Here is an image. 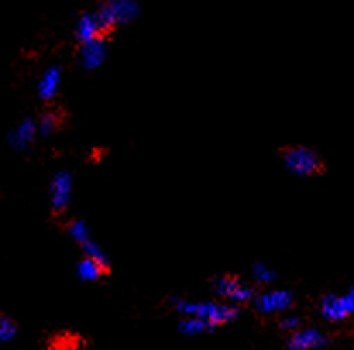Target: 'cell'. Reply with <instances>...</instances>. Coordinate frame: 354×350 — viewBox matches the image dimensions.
Here are the masks:
<instances>
[{
	"mask_svg": "<svg viewBox=\"0 0 354 350\" xmlns=\"http://www.w3.org/2000/svg\"><path fill=\"white\" fill-rule=\"evenodd\" d=\"M172 306L179 313L186 314V316L200 318L205 323L214 330L215 327H222L231 321H234L239 316V309L231 304H217V302H189V300L179 299L174 297L172 299Z\"/></svg>",
	"mask_w": 354,
	"mask_h": 350,
	"instance_id": "cell-1",
	"label": "cell"
},
{
	"mask_svg": "<svg viewBox=\"0 0 354 350\" xmlns=\"http://www.w3.org/2000/svg\"><path fill=\"white\" fill-rule=\"evenodd\" d=\"M279 155H281L286 168L296 175L310 177L324 172V162H322V158L308 146H301V144H296V146H282L279 150Z\"/></svg>",
	"mask_w": 354,
	"mask_h": 350,
	"instance_id": "cell-2",
	"label": "cell"
},
{
	"mask_svg": "<svg viewBox=\"0 0 354 350\" xmlns=\"http://www.w3.org/2000/svg\"><path fill=\"white\" fill-rule=\"evenodd\" d=\"M97 16L104 31L109 35L120 24H127L136 19L140 16V6L136 0H105L98 7Z\"/></svg>",
	"mask_w": 354,
	"mask_h": 350,
	"instance_id": "cell-3",
	"label": "cell"
},
{
	"mask_svg": "<svg viewBox=\"0 0 354 350\" xmlns=\"http://www.w3.org/2000/svg\"><path fill=\"white\" fill-rule=\"evenodd\" d=\"M212 287L214 292L218 297H222L224 300L234 304H248L254 299L257 295V289L253 285L246 284V282L241 280L236 275H221V277H215L212 280Z\"/></svg>",
	"mask_w": 354,
	"mask_h": 350,
	"instance_id": "cell-4",
	"label": "cell"
},
{
	"mask_svg": "<svg viewBox=\"0 0 354 350\" xmlns=\"http://www.w3.org/2000/svg\"><path fill=\"white\" fill-rule=\"evenodd\" d=\"M71 189H73V179L69 172H57L50 182V204L54 217H62L66 213L71 203Z\"/></svg>",
	"mask_w": 354,
	"mask_h": 350,
	"instance_id": "cell-5",
	"label": "cell"
},
{
	"mask_svg": "<svg viewBox=\"0 0 354 350\" xmlns=\"http://www.w3.org/2000/svg\"><path fill=\"white\" fill-rule=\"evenodd\" d=\"M295 304V295L288 291H272L260 292L254 295L253 306L254 311L260 314H272L279 311H286Z\"/></svg>",
	"mask_w": 354,
	"mask_h": 350,
	"instance_id": "cell-6",
	"label": "cell"
},
{
	"mask_svg": "<svg viewBox=\"0 0 354 350\" xmlns=\"http://www.w3.org/2000/svg\"><path fill=\"white\" fill-rule=\"evenodd\" d=\"M105 37H107V33L102 28L97 12H86L77 19L76 38L81 45L93 40H105Z\"/></svg>",
	"mask_w": 354,
	"mask_h": 350,
	"instance_id": "cell-7",
	"label": "cell"
},
{
	"mask_svg": "<svg viewBox=\"0 0 354 350\" xmlns=\"http://www.w3.org/2000/svg\"><path fill=\"white\" fill-rule=\"evenodd\" d=\"M327 344V337L317 328L295 330L288 338V347L291 350H311L320 349Z\"/></svg>",
	"mask_w": 354,
	"mask_h": 350,
	"instance_id": "cell-8",
	"label": "cell"
},
{
	"mask_svg": "<svg viewBox=\"0 0 354 350\" xmlns=\"http://www.w3.org/2000/svg\"><path fill=\"white\" fill-rule=\"evenodd\" d=\"M38 134V126L33 119H24L16 129L10 130L9 134V143L14 150L23 151L26 148H30V144L33 143L35 137Z\"/></svg>",
	"mask_w": 354,
	"mask_h": 350,
	"instance_id": "cell-9",
	"label": "cell"
},
{
	"mask_svg": "<svg viewBox=\"0 0 354 350\" xmlns=\"http://www.w3.org/2000/svg\"><path fill=\"white\" fill-rule=\"evenodd\" d=\"M107 55V43L105 40H93L83 43L80 48V62L84 69H97L102 66Z\"/></svg>",
	"mask_w": 354,
	"mask_h": 350,
	"instance_id": "cell-10",
	"label": "cell"
},
{
	"mask_svg": "<svg viewBox=\"0 0 354 350\" xmlns=\"http://www.w3.org/2000/svg\"><path fill=\"white\" fill-rule=\"evenodd\" d=\"M67 115L62 108L57 107V105L50 104L44 112L40 114V119H38V134L41 136H48L52 133H57L60 127L66 122Z\"/></svg>",
	"mask_w": 354,
	"mask_h": 350,
	"instance_id": "cell-11",
	"label": "cell"
},
{
	"mask_svg": "<svg viewBox=\"0 0 354 350\" xmlns=\"http://www.w3.org/2000/svg\"><path fill=\"white\" fill-rule=\"evenodd\" d=\"M111 275V264H104L84 256L77 263V277L84 282H95Z\"/></svg>",
	"mask_w": 354,
	"mask_h": 350,
	"instance_id": "cell-12",
	"label": "cell"
},
{
	"mask_svg": "<svg viewBox=\"0 0 354 350\" xmlns=\"http://www.w3.org/2000/svg\"><path fill=\"white\" fill-rule=\"evenodd\" d=\"M322 314L328 321H344L346 318L351 316L344 306V300L341 295L328 293L322 299Z\"/></svg>",
	"mask_w": 354,
	"mask_h": 350,
	"instance_id": "cell-13",
	"label": "cell"
},
{
	"mask_svg": "<svg viewBox=\"0 0 354 350\" xmlns=\"http://www.w3.org/2000/svg\"><path fill=\"white\" fill-rule=\"evenodd\" d=\"M60 74H62V70L57 66H52L45 70L40 83H38V95H40L41 100L50 101L55 97L60 84Z\"/></svg>",
	"mask_w": 354,
	"mask_h": 350,
	"instance_id": "cell-14",
	"label": "cell"
},
{
	"mask_svg": "<svg viewBox=\"0 0 354 350\" xmlns=\"http://www.w3.org/2000/svg\"><path fill=\"white\" fill-rule=\"evenodd\" d=\"M66 229H67V232L71 233V237H73V239L76 240L80 246H83L84 242L91 240L90 231H88V225L84 224L83 220H71L69 224H67Z\"/></svg>",
	"mask_w": 354,
	"mask_h": 350,
	"instance_id": "cell-15",
	"label": "cell"
},
{
	"mask_svg": "<svg viewBox=\"0 0 354 350\" xmlns=\"http://www.w3.org/2000/svg\"><path fill=\"white\" fill-rule=\"evenodd\" d=\"M253 277H254V282H257V284L268 285V284H272L275 278H277V273H275L272 268H268L267 264L257 261V263L253 264Z\"/></svg>",
	"mask_w": 354,
	"mask_h": 350,
	"instance_id": "cell-16",
	"label": "cell"
},
{
	"mask_svg": "<svg viewBox=\"0 0 354 350\" xmlns=\"http://www.w3.org/2000/svg\"><path fill=\"white\" fill-rule=\"evenodd\" d=\"M205 330H210V327H208L203 320H200V318L187 316L186 320L180 321V331H183L184 335H196Z\"/></svg>",
	"mask_w": 354,
	"mask_h": 350,
	"instance_id": "cell-17",
	"label": "cell"
},
{
	"mask_svg": "<svg viewBox=\"0 0 354 350\" xmlns=\"http://www.w3.org/2000/svg\"><path fill=\"white\" fill-rule=\"evenodd\" d=\"M16 335V323L10 318L0 314V342H9Z\"/></svg>",
	"mask_w": 354,
	"mask_h": 350,
	"instance_id": "cell-18",
	"label": "cell"
},
{
	"mask_svg": "<svg viewBox=\"0 0 354 350\" xmlns=\"http://www.w3.org/2000/svg\"><path fill=\"white\" fill-rule=\"evenodd\" d=\"M74 342H73V337H60L57 340L54 342V344H50V347L47 350H71L74 347Z\"/></svg>",
	"mask_w": 354,
	"mask_h": 350,
	"instance_id": "cell-19",
	"label": "cell"
},
{
	"mask_svg": "<svg viewBox=\"0 0 354 350\" xmlns=\"http://www.w3.org/2000/svg\"><path fill=\"white\" fill-rule=\"evenodd\" d=\"M297 327H299V318L296 316H289L281 321V328H284V330H296Z\"/></svg>",
	"mask_w": 354,
	"mask_h": 350,
	"instance_id": "cell-20",
	"label": "cell"
},
{
	"mask_svg": "<svg viewBox=\"0 0 354 350\" xmlns=\"http://www.w3.org/2000/svg\"><path fill=\"white\" fill-rule=\"evenodd\" d=\"M341 297H342V300H344V306H346V309H348V313L354 314V287L348 293H344V295H341Z\"/></svg>",
	"mask_w": 354,
	"mask_h": 350,
	"instance_id": "cell-21",
	"label": "cell"
}]
</instances>
